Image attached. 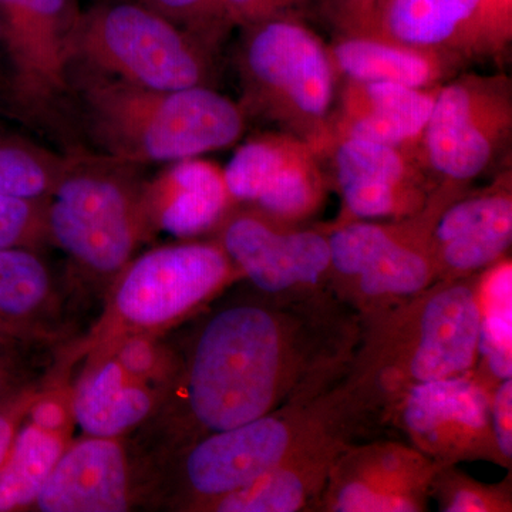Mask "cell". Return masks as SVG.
I'll return each mask as SVG.
<instances>
[{
    "instance_id": "obj_3",
    "label": "cell",
    "mask_w": 512,
    "mask_h": 512,
    "mask_svg": "<svg viewBox=\"0 0 512 512\" xmlns=\"http://www.w3.org/2000/svg\"><path fill=\"white\" fill-rule=\"evenodd\" d=\"M480 275L437 279L407 301L360 319V339L346 376L365 392L380 421L394 394L476 369Z\"/></svg>"
},
{
    "instance_id": "obj_24",
    "label": "cell",
    "mask_w": 512,
    "mask_h": 512,
    "mask_svg": "<svg viewBox=\"0 0 512 512\" xmlns=\"http://www.w3.org/2000/svg\"><path fill=\"white\" fill-rule=\"evenodd\" d=\"M67 285L37 249L0 248V316L13 325L59 343Z\"/></svg>"
},
{
    "instance_id": "obj_30",
    "label": "cell",
    "mask_w": 512,
    "mask_h": 512,
    "mask_svg": "<svg viewBox=\"0 0 512 512\" xmlns=\"http://www.w3.org/2000/svg\"><path fill=\"white\" fill-rule=\"evenodd\" d=\"M56 345L45 340L0 336V399L55 379L62 365L53 352Z\"/></svg>"
},
{
    "instance_id": "obj_20",
    "label": "cell",
    "mask_w": 512,
    "mask_h": 512,
    "mask_svg": "<svg viewBox=\"0 0 512 512\" xmlns=\"http://www.w3.org/2000/svg\"><path fill=\"white\" fill-rule=\"evenodd\" d=\"M439 87L414 89L397 83L346 80L330 117V143L336 138H357L403 148L417 156Z\"/></svg>"
},
{
    "instance_id": "obj_12",
    "label": "cell",
    "mask_w": 512,
    "mask_h": 512,
    "mask_svg": "<svg viewBox=\"0 0 512 512\" xmlns=\"http://www.w3.org/2000/svg\"><path fill=\"white\" fill-rule=\"evenodd\" d=\"M491 393L473 372L416 384L387 400L382 423L402 431L440 467L487 461L511 471L495 443Z\"/></svg>"
},
{
    "instance_id": "obj_7",
    "label": "cell",
    "mask_w": 512,
    "mask_h": 512,
    "mask_svg": "<svg viewBox=\"0 0 512 512\" xmlns=\"http://www.w3.org/2000/svg\"><path fill=\"white\" fill-rule=\"evenodd\" d=\"M238 73L247 114H258L325 157L338 70L329 47L291 15L245 26Z\"/></svg>"
},
{
    "instance_id": "obj_25",
    "label": "cell",
    "mask_w": 512,
    "mask_h": 512,
    "mask_svg": "<svg viewBox=\"0 0 512 512\" xmlns=\"http://www.w3.org/2000/svg\"><path fill=\"white\" fill-rule=\"evenodd\" d=\"M320 160L322 157L308 143L296 138L249 207L285 224L305 225L328 197L329 180Z\"/></svg>"
},
{
    "instance_id": "obj_35",
    "label": "cell",
    "mask_w": 512,
    "mask_h": 512,
    "mask_svg": "<svg viewBox=\"0 0 512 512\" xmlns=\"http://www.w3.org/2000/svg\"><path fill=\"white\" fill-rule=\"evenodd\" d=\"M389 0H329L328 13L343 35H369Z\"/></svg>"
},
{
    "instance_id": "obj_28",
    "label": "cell",
    "mask_w": 512,
    "mask_h": 512,
    "mask_svg": "<svg viewBox=\"0 0 512 512\" xmlns=\"http://www.w3.org/2000/svg\"><path fill=\"white\" fill-rule=\"evenodd\" d=\"M66 165L55 153L18 134L0 133V195L46 200Z\"/></svg>"
},
{
    "instance_id": "obj_37",
    "label": "cell",
    "mask_w": 512,
    "mask_h": 512,
    "mask_svg": "<svg viewBox=\"0 0 512 512\" xmlns=\"http://www.w3.org/2000/svg\"><path fill=\"white\" fill-rule=\"evenodd\" d=\"M0 336H2V338L45 340L39 338V336L33 335V333L28 332V330L13 325V323H10L8 322V320L3 319L2 316H0ZM45 342H49V340H45Z\"/></svg>"
},
{
    "instance_id": "obj_18",
    "label": "cell",
    "mask_w": 512,
    "mask_h": 512,
    "mask_svg": "<svg viewBox=\"0 0 512 512\" xmlns=\"http://www.w3.org/2000/svg\"><path fill=\"white\" fill-rule=\"evenodd\" d=\"M143 500L144 477L128 441L86 436L64 450L32 511L126 512Z\"/></svg>"
},
{
    "instance_id": "obj_10",
    "label": "cell",
    "mask_w": 512,
    "mask_h": 512,
    "mask_svg": "<svg viewBox=\"0 0 512 512\" xmlns=\"http://www.w3.org/2000/svg\"><path fill=\"white\" fill-rule=\"evenodd\" d=\"M512 134V84L505 74H461L441 84L417 158L437 187L468 190L493 171Z\"/></svg>"
},
{
    "instance_id": "obj_6",
    "label": "cell",
    "mask_w": 512,
    "mask_h": 512,
    "mask_svg": "<svg viewBox=\"0 0 512 512\" xmlns=\"http://www.w3.org/2000/svg\"><path fill=\"white\" fill-rule=\"evenodd\" d=\"M241 272L215 239L164 245L134 256L106 292V306L69 365L96 362L134 336H158L208 308Z\"/></svg>"
},
{
    "instance_id": "obj_31",
    "label": "cell",
    "mask_w": 512,
    "mask_h": 512,
    "mask_svg": "<svg viewBox=\"0 0 512 512\" xmlns=\"http://www.w3.org/2000/svg\"><path fill=\"white\" fill-rule=\"evenodd\" d=\"M46 200L2 197L0 195V248H28L42 251L49 244L46 228Z\"/></svg>"
},
{
    "instance_id": "obj_26",
    "label": "cell",
    "mask_w": 512,
    "mask_h": 512,
    "mask_svg": "<svg viewBox=\"0 0 512 512\" xmlns=\"http://www.w3.org/2000/svg\"><path fill=\"white\" fill-rule=\"evenodd\" d=\"M70 429H47L26 420L0 467V512L32 511L47 478L72 443Z\"/></svg>"
},
{
    "instance_id": "obj_33",
    "label": "cell",
    "mask_w": 512,
    "mask_h": 512,
    "mask_svg": "<svg viewBox=\"0 0 512 512\" xmlns=\"http://www.w3.org/2000/svg\"><path fill=\"white\" fill-rule=\"evenodd\" d=\"M305 0H220L215 30L218 37L231 26L254 25L264 20L291 15V10Z\"/></svg>"
},
{
    "instance_id": "obj_15",
    "label": "cell",
    "mask_w": 512,
    "mask_h": 512,
    "mask_svg": "<svg viewBox=\"0 0 512 512\" xmlns=\"http://www.w3.org/2000/svg\"><path fill=\"white\" fill-rule=\"evenodd\" d=\"M325 156L332 160L342 198V211L332 225L412 217L427 207L437 188L416 154L403 148L336 138Z\"/></svg>"
},
{
    "instance_id": "obj_1",
    "label": "cell",
    "mask_w": 512,
    "mask_h": 512,
    "mask_svg": "<svg viewBox=\"0 0 512 512\" xmlns=\"http://www.w3.org/2000/svg\"><path fill=\"white\" fill-rule=\"evenodd\" d=\"M359 339V316L332 292L282 298L252 289L222 303L192 329L131 453L150 476L202 437L328 392L348 373Z\"/></svg>"
},
{
    "instance_id": "obj_27",
    "label": "cell",
    "mask_w": 512,
    "mask_h": 512,
    "mask_svg": "<svg viewBox=\"0 0 512 512\" xmlns=\"http://www.w3.org/2000/svg\"><path fill=\"white\" fill-rule=\"evenodd\" d=\"M480 340L474 375L493 392L512 379V262L510 255L485 269L478 285Z\"/></svg>"
},
{
    "instance_id": "obj_2",
    "label": "cell",
    "mask_w": 512,
    "mask_h": 512,
    "mask_svg": "<svg viewBox=\"0 0 512 512\" xmlns=\"http://www.w3.org/2000/svg\"><path fill=\"white\" fill-rule=\"evenodd\" d=\"M72 94L100 153L138 167L234 146L247 128L244 107L211 86L147 89L73 66Z\"/></svg>"
},
{
    "instance_id": "obj_17",
    "label": "cell",
    "mask_w": 512,
    "mask_h": 512,
    "mask_svg": "<svg viewBox=\"0 0 512 512\" xmlns=\"http://www.w3.org/2000/svg\"><path fill=\"white\" fill-rule=\"evenodd\" d=\"M367 36L444 53L463 64L498 57L512 39V0H389Z\"/></svg>"
},
{
    "instance_id": "obj_21",
    "label": "cell",
    "mask_w": 512,
    "mask_h": 512,
    "mask_svg": "<svg viewBox=\"0 0 512 512\" xmlns=\"http://www.w3.org/2000/svg\"><path fill=\"white\" fill-rule=\"evenodd\" d=\"M234 205L224 168L200 157L175 161L144 187L151 232L190 239L211 234Z\"/></svg>"
},
{
    "instance_id": "obj_14",
    "label": "cell",
    "mask_w": 512,
    "mask_h": 512,
    "mask_svg": "<svg viewBox=\"0 0 512 512\" xmlns=\"http://www.w3.org/2000/svg\"><path fill=\"white\" fill-rule=\"evenodd\" d=\"M352 396L282 463L247 487L205 504L200 512L319 511L330 468L349 444L373 424L379 412L352 380Z\"/></svg>"
},
{
    "instance_id": "obj_32",
    "label": "cell",
    "mask_w": 512,
    "mask_h": 512,
    "mask_svg": "<svg viewBox=\"0 0 512 512\" xmlns=\"http://www.w3.org/2000/svg\"><path fill=\"white\" fill-rule=\"evenodd\" d=\"M148 8L156 10L175 25L183 26L215 45L220 39L215 30L218 2L220 0H140Z\"/></svg>"
},
{
    "instance_id": "obj_4",
    "label": "cell",
    "mask_w": 512,
    "mask_h": 512,
    "mask_svg": "<svg viewBox=\"0 0 512 512\" xmlns=\"http://www.w3.org/2000/svg\"><path fill=\"white\" fill-rule=\"evenodd\" d=\"M346 377L312 399L293 400L234 429L188 444L151 470L144 504L200 512L205 504L247 487L285 460L352 396Z\"/></svg>"
},
{
    "instance_id": "obj_22",
    "label": "cell",
    "mask_w": 512,
    "mask_h": 512,
    "mask_svg": "<svg viewBox=\"0 0 512 512\" xmlns=\"http://www.w3.org/2000/svg\"><path fill=\"white\" fill-rule=\"evenodd\" d=\"M163 392L131 375L114 356L86 363L70 389L74 423L84 436L124 437L137 430L160 404Z\"/></svg>"
},
{
    "instance_id": "obj_34",
    "label": "cell",
    "mask_w": 512,
    "mask_h": 512,
    "mask_svg": "<svg viewBox=\"0 0 512 512\" xmlns=\"http://www.w3.org/2000/svg\"><path fill=\"white\" fill-rule=\"evenodd\" d=\"M56 380L33 384L18 393L0 399V467L5 463L16 436L28 420L30 409Z\"/></svg>"
},
{
    "instance_id": "obj_23",
    "label": "cell",
    "mask_w": 512,
    "mask_h": 512,
    "mask_svg": "<svg viewBox=\"0 0 512 512\" xmlns=\"http://www.w3.org/2000/svg\"><path fill=\"white\" fill-rule=\"evenodd\" d=\"M338 74L355 82L397 83L414 89L441 86L464 64L454 57L383 37L343 35L329 45Z\"/></svg>"
},
{
    "instance_id": "obj_29",
    "label": "cell",
    "mask_w": 512,
    "mask_h": 512,
    "mask_svg": "<svg viewBox=\"0 0 512 512\" xmlns=\"http://www.w3.org/2000/svg\"><path fill=\"white\" fill-rule=\"evenodd\" d=\"M430 500L441 512H511V473L497 484H485L458 466H444L434 474Z\"/></svg>"
},
{
    "instance_id": "obj_8",
    "label": "cell",
    "mask_w": 512,
    "mask_h": 512,
    "mask_svg": "<svg viewBox=\"0 0 512 512\" xmlns=\"http://www.w3.org/2000/svg\"><path fill=\"white\" fill-rule=\"evenodd\" d=\"M466 191L439 185L423 211L402 220L328 224L329 288L336 299L366 319L429 288L437 281L434 224Z\"/></svg>"
},
{
    "instance_id": "obj_9",
    "label": "cell",
    "mask_w": 512,
    "mask_h": 512,
    "mask_svg": "<svg viewBox=\"0 0 512 512\" xmlns=\"http://www.w3.org/2000/svg\"><path fill=\"white\" fill-rule=\"evenodd\" d=\"M212 46L140 0H104L80 16L73 66L147 89L211 86Z\"/></svg>"
},
{
    "instance_id": "obj_13",
    "label": "cell",
    "mask_w": 512,
    "mask_h": 512,
    "mask_svg": "<svg viewBox=\"0 0 512 512\" xmlns=\"http://www.w3.org/2000/svg\"><path fill=\"white\" fill-rule=\"evenodd\" d=\"M328 225H289L235 204L212 229L242 281L264 295L309 298L329 288Z\"/></svg>"
},
{
    "instance_id": "obj_5",
    "label": "cell",
    "mask_w": 512,
    "mask_h": 512,
    "mask_svg": "<svg viewBox=\"0 0 512 512\" xmlns=\"http://www.w3.org/2000/svg\"><path fill=\"white\" fill-rule=\"evenodd\" d=\"M138 165L72 148L46 201L50 245L66 254L79 284L107 289L153 235Z\"/></svg>"
},
{
    "instance_id": "obj_11",
    "label": "cell",
    "mask_w": 512,
    "mask_h": 512,
    "mask_svg": "<svg viewBox=\"0 0 512 512\" xmlns=\"http://www.w3.org/2000/svg\"><path fill=\"white\" fill-rule=\"evenodd\" d=\"M77 0H0V40L15 109L33 123L63 126L72 100Z\"/></svg>"
},
{
    "instance_id": "obj_19",
    "label": "cell",
    "mask_w": 512,
    "mask_h": 512,
    "mask_svg": "<svg viewBox=\"0 0 512 512\" xmlns=\"http://www.w3.org/2000/svg\"><path fill=\"white\" fill-rule=\"evenodd\" d=\"M512 175L505 170L483 190L466 191L448 202L433 232L437 279L481 274L510 254Z\"/></svg>"
},
{
    "instance_id": "obj_36",
    "label": "cell",
    "mask_w": 512,
    "mask_h": 512,
    "mask_svg": "<svg viewBox=\"0 0 512 512\" xmlns=\"http://www.w3.org/2000/svg\"><path fill=\"white\" fill-rule=\"evenodd\" d=\"M491 427L501 456L512 464V379L498 384L491 393Z\"/></svg>"
},
{
    "instance_id": "obj_16",
    "label": "cell",
    "mask_w": 512,
    "mask_h": 512,
    "mask_svg": "<svg viewBox=\"0 0 512 512\" xmlns=\"http://www.w3.org/2000/svg\"><path fill=\"white\" fill-rule=\"evenodd\" d=\"M439 468L402 441H355L330 468L319 511H429L430 484Z\"/></svg>"
}]
</instances>
